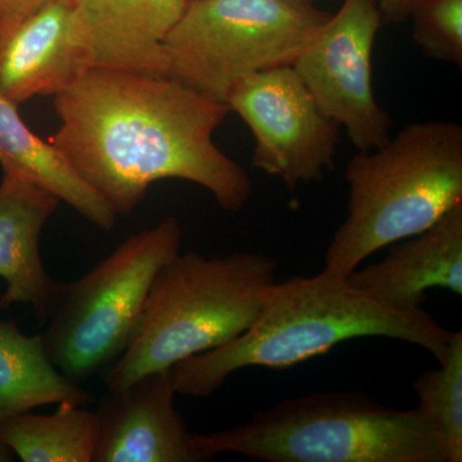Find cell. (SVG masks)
<instances>
[{
	"instance_id": "cell-1",
	"label": "cell",
	"mask_w": 462,
	"mask_h": 462,
	"mask_svg": "<svg viewBox=\"0 0 462 462\" xmlns=\"http://www.w3.org/2000/svg\"><path fill=\"white\" fill-rule=\"evenodd\" d=\"M60 125L48 142L116 214L136 208L152 184L194 182L226 211L251 199V178L215 144L230 112L167 76L89 69L54 96Z\"/></svg>"
},
{
	"instance_id": "cell-2",
	"label": "cell",
	"mask_w": 462,
	"mask_h": 462,
	"mask_svg": "<svg viewBox=\"0 0 462 462\" xmlns=\"http://www.w3.org/2000/svg\"><path fill=\"white\" fill-rule=\"evenodd\" d=\"M366 337L420 346L442 363L452 333L422 307L392 305L324 267L315 276L273 282L256 320L245 333L173 365L170 375L176 394L207 398L238 370L288 369L346 340Z\"/></svg>"
},
{
	"instance_id": "cell-3",
	"label": "cell",
	"mask_w": 462,
	"mask_h": 462,
	"mask_svg": "<svg viewBox=\"0 0 462 462\" xmlns=\"http://www.w3.org/2000/svg\"><path fill=\"white\" fill-rule=\"evenodd\" d=\"M348 216L325 269L348 278L367 257L418 236L462 203V126L425 121L356 154L346 170Z\"/></svg>"
},
{
	"instance_id": "cell-4",
	"label": "cell",
	"mask_w": 462,
	"mask_h": 462,
	"mask_svg": "<svg viewBox=\"0 0 462 462\" xmlns=\"http://www.w3.org/2000/svg\"><path fill=\"white\" fill-rule=\"evenodd\" d=\"M276 270L273 257L252 252L215 258L194 251L176 254L154 278L129 346L103 373L106 387L120 391L245 333L276 282Z\"/></svg>"
},
{
	"instance_id": "cell-5",
	"label": "cell",
	"mask_w": 462,
	"mask_h": 462,
	"mask_svg": "<svg viewBox=\"0 0 462 462\" xmlns=\"http://www.w3.org/2000/svg\"><path fill=\"white\" fill-rule=\"evenodd\" d=\"M200 461L236 454L267 462H445L419 411L365 393L285 398L229 430L194 434Z\"/></svg>"
},
{
	"instance_id": "cell-6",
	"label": "cell",
	"mask_w": 462,
	"mask_h": 462,
	"mask_svg": "<svg viewBox=\"0 0 462 462\" xmlns=\"http://www.w3.org/2000/svg\"><path fill=\"white\" fill-rule=\"evenodd\" d=\"M175 217L124 240L79 281L60 285L41 334L45 352L67 379L81 384L124 354L163 264L180 254Z\"/></svg>"
},
{
	"instance_id": "cell-7",
	"label": "cell",
	"mask_w": 462,
	"mask_h": 462,
	"mask_svg": "<svg viewBox=\"0 0 462 462\" xmlns=\"http://www.w3.org/2000/svg\"><path fill=\"white\" fill-rule=\"evenodd\" d=\"M329 17L285 0H194L163 42L166 76L226 103L247 76L293 65Z\"/></svg>"
},
{
	"instance_id": "cell-8",
	"label": "cell",
	"mask_w": 462,
	"mask_h": 462,
	"mask_svg": "<svg viewBox=\"0 0 462 462\" xmlns=\"http://www.w3.org/2000/svg\"><path fill=\"white\" fill-rule=\"evenodd\" d=\"M226 105L256 138L254 169L291 191L333 170L340 126L321 111L293 66L247 76L234 85Z\"/></svg>"
},
{
	"instance_id": "cell-9",
	"label": "cell",
	"mask_w": 462,
	"mask_h": 462,
	"mask_svg": "<svg viewBox=\"0 0 462 462\" xmlns=\"http://www.w3.org/2000/svg\"><path fill=\"white\" fill-rule=\"evenodd\" d=\"M382 21L379 0H345L291 65L321 111L361 152L391 138V117L375 98L372 78Z\"/></svg>"
},
{
	"instance_id": "cell-10",
	"label": "cell",
	"mask_w": 462,
	"mask_h": 462,
	"mask_svg": "<svg viewBox=\"0 0 462 462\" xmlns=\"http://www.w3.org/2000/svg\"><path fill=\"white\" fill-rule=\"evenodd\" d=\"M175 396L170 369L145 374L120 391L107 389L96 410L93 462H199Z\"/></svg>"
},
{
	"instance_id": "cell-11",
	"label": "cell",
	"mask_w": 462,
	"mask_h": 462,
	"mask_svg": "<svg viewBox=\"0 0 462 462\" xmlns=\"http://www.w3.org/2000/svg\"><path fill=\"white\" fill-rule=\"evenodd\" d=\"M89 69L74 0H47L0 39V93L16 105L57 96Z\"/></svg>"
},
{
	"instance_id": "cell-12",
	"label": "cell",
	"mask_w": 462,
	"mask_h": 462,
	"mask_svg": "<svg viewBox=\"0 0 462 462\" xmlns=\"http://www.w3.org/2000/svg\"><path fill=\"white\" fill-rule=\"evenodd\" d=\"M91 69L166 76L163 42L185 0H74Z\"/></svg>"
},
{
	"instance_id": "cell-13",
	"label": "cell",
	"mask_w": 462,
	"mask_h": 462,
	"mask_svg": "<svg viewBox=\"0 0 462 462\" xmlns=\"http://www.w3.org/2000/svg\"><path fill=\"white\" fill-rule=\"evenodd\" d=\"M60 200L51 191L3 172L0 181V278L7 284L0 307H32L42 324L50 319L62 282L48 275L41 236Z\"/></svg>"
},
{
	"instance_id": "cell-14",
	"label": "cell",
	"mask_w": 462,
	"mask_h": 462,
	"mask_svg": "<svg viewBox=\"0 0 462 462\" xmlns=\"http://www.w3.org/2000/svg\"><path fill=\"white\" fill-rule=\"evenodd\" d=\"M352 287L392 305L418 309L427 291L443 288L462 296V203L427 230L392 249L384 260L355 270Z\"/></svg>"
},
{
	"instance_id": "cell-15",
	"label": "cell",
	"mask_w": 462,
	"mask_h": 462,
	"mask_svg": "<svg viewBox=\"0 0 462 462\" xmlns=\"http://www.w3.org/2000/svg\"><path fill=\"white\" fill-rule=\"evenodd\" d=\"M0 166L2 172L21 178L51 191L88 221L102 230H112L116 212L91 189L50 142L29 129L18 114V105L0 93Z\"/></svg>"
},
{
	"instance_id": "cell-16",
	"label": "cell",
	"mask_w": 462,
	"mask_h": 462,
	"mask_svg": "<svg viewBox=\"0 0 462 462\" xmlns=\"http://www.w3.org/2000/svg\"><path fill=\"white\" fill-rule=\"evenodd\" d=\"M94 398L51 364L41 334L26 336L14 320L0 321V421L47 404L89 406ZM0 449V461L9 460Z\"/></svg>"
},
{
	"instance_id": "cell-17",
	"label": "cell",
	"mask_w": 462,
	"mask_h": 462,
	"mask_svg": "<svg viewBox=\"0 0 462 462\" xmlns=\"http://www.w3.org/2000/svg\"><path fill=\"white\" fill-rule=\"evenodd\" d=\"M98 434L96 411L60 403L51 415L29 411L0 421V449L25 462H93Z\"/></svg>"
},
{
	"instance_id": "cell-18",
	"label": "cell",
	"mask_w": 462,
	"mask_h": 462,
	"mask_svg": "<svg viewBox=\"0 0 462 462\" xmlns=\"http://www.w3.org/2000/svg\"><path fill=\"white\" fill-rule=\"evenodd\" d=\"M418 409L436 434L445 462L462 461V331L452 333L445 360L413 382Z\"/></svg>"
},
{
	"instance_id": "cell-19",
	"label": "cell",
	"mask_w": 462,
	"mask_h": 462,
	"mask_svg": "<svg viewBox=\"0 0 462 462\" xmlns=\"http://www.w3.org/2000/svg\"><path fill=\"white\" fill-rule=\"evenodd\" d=\"M409 17L425 56L462 66V0H415Z\"/></svg>"
},
{
	"instance_id": "cell-20",
	"label": "cell",
	"mask_w": 462,
	"mask_h": 462,
	"mask_svg": "<svg viewBox=\"0 0 462 462\" xmlns=\"http://www.w3.org/2000/svg\"><path fill=\"white\" fill-rule=\"evenodd\" d=\"M47 0H0V39L7 36Z\"/></svg>"
},
{
	"instance_id": "cell-21",
	"label": "cell",
	"mask_w": 462,
	"mask_h": 462,
	"mask_svg": "<svg viewBox=\"0 0 462 462\" xmlns=\"http://www.w3.org/2000/svg\"><path fill=\"white\" fill-rule=\"evenodd\" d=\"M413 0H379L383 20L392 23H402L410 16Z\"/></svg>"
},
{
	"instance_id": "cell-22",
	"label": "cell",
	"mask_w": 462,
	"mask_h": 462,
	"mask_svg": "<svg viewBox=\"0 0 462 462\" xmlns=\"http://www.w3.org/2000/svg\"><path fill=\"white\" fill-rule=\"evenodd\" d=\"M285 2L296 5H314L315 0H285Z\"/></svg>"
},
{
	"instance_id": "cell-23",
	"label": "cell",
	"mask_w": 462,
	"mask_h": 462,
	"mask_svg": "<svg viewBox=\"0 0 462 462\" xmlns=\"http://www.w3.org/2000/svg\"><path fill=\"white\" fill-rule=\"evenodd\" d=\"M185 2H187L188 5V3L194 2V0H185Z\"/></svg>"
},
{
	"instance_id": "cell-24",
	"label": "cell",
	"mask_w": 462,
	"mask_h": 462,
	"mask_svg": "<svg viewBox=\"0 0 462 462\" xmlns=\"http://www.w3.org/2000/svg\"><path fill=\"white\" fill-rule=\"evenodd\" d=\"M413 2H415V0H413ZM412 5H413V3H412Z\"/></svg>"
}]
</instances>
